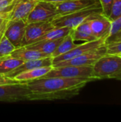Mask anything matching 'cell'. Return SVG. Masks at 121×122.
Here are the masks:
<instances>
[{"instance_id": "obj_1", "label": "cell", "mask_w": 121, "mask_h": 122, "mask_svg": "<svg viewBox=\"0 0 121 122\" xmlns=\"http://www.w3.org/2000/svg\"><path fill=\"white\" fill-rule=\"evenodd\" d=\"M94 78H39L26 81L31 91L30 101L68 99L78 95L80 91Z\"/></svg>"}, {"instance_id": "obj_2", "label": "cell", "mask_w": 121, "mask_h": 122, "mask_svg": "<svg viewBox=\"0 0 121 122\" xmlns=\"http://www.w3.org/2000/svg\"><path fill=\"white\" fill-rule=\"evenodd\" d=\"M103 13L101 6H94L80 11L64 14L56 16L51 21L54 27H68L75 29L90 16L97 13Z\"/></svg>"}, {"instance_id": "obj_3", "label": "cell", "mask_w": 121, "mask_h": 122, "mask_svg": "<svg viewBox=\"0 0 121 122\" xmlns=\"http://www.w3.org/2000/svg\"><path fill=\"white\" fill-rule=\"evenodd\" d=\"M121 70V56L117 54H106L93 65V76L96 79H110Z\"/></svg>"}, {"instance_id": "obj_4", "label": "cell", "mask_w": 121, "mask_h": 122, "mask_svg": "<svg viewBox=\"0 0 121 122\" xmlns=\"http://www.w3.org/2000/svg\"><path fill=\"white\" fill-rule=\"evenodd\" d=\"M31 91L26 81L0 86V102H16L29 100Z\"/></svg>"}, {"instance_id": "obj_5", "label": "cell", "mask_w": 121, "mask_h": 122, "mask_svg": "<svg viewBox=\"0 0 121 122\" xmlns=\"http://www.w3.org/2000/svg\"><path fill=\"white\" fill-rule=\"evenodd\" d=\"M48 77L94 78L93 76V66H63L53 67L51 70L45 74L42 78Z\"/></svg>"}, {"instance_id": "obj_6", "label": "cell", "mask_w": 121, "mask_h": 122, "mask_svg": "<svg viewBox=\"0 0 121 122\" xmlns=\"http://www.w3.org/2000/svg\"><path fill=\"white\" fill-rule=\"evenodd\" d=\"M59 16L55 4L51 2L39 0L33 10L26 19V24L52 21Z\"/></svg>"}, {"instance_id": "obj_7", "label": "cell", "mask_w": 121, "mask_h": 122, "mask_svg": "<svg viewBox=\"0 0 121 122\" xmlns=\"http://www.w3.org/2000/svg\"><path fill=\"white\" fill-rule=\"evenodd\" d=\"M106 54H107V48L106 44H103L96 49L86 52L70 60L55 64L53 65V67H59L63 66H93L101 57Z\"/></svg>"}, {"instance_id": "obj_8", "label": "cell", "mask_w": 121, "mask_h": 122, "mask_svg": "<svg viewBox=\"0 0 121 122\" xmlns=\"http://www.w3.org/2000/svg\"><path fill=\"white\" fill-rule=\"evenodd\" d=\"M54 28L51 21L33 22L26 24L22 46L36 42L41 36Z\"/></svg>"}, {"instance_id": "obj_9", "label": "cell", "mask_w": 121, "mask_h": 122, "mask_svg": "<svg viewBox=\"0 0 121 122\" xmlns=\"http://www.w3.org/2000/svg\"><path fill=\"white\" fill-rule=\"evenodd\" d=\"M87 19L96 39H103L106 40L111 26V21L109 18L101 12L92 14Z\"/></svg>"}, {"instance_id": "obj_10", "label": "cell", "mask_w": 121, "mask_h": 122, "mask_svg": "<svg viewBox=\"0 0 121 122\" xmlns=\"http://www.w3.org/2000/svg\"><path fill=\"white\" fill-rule=\"evenodd\" d=\"M106 40L103 39H96L94 41H87V42H83L82 44H78L77 46L71 49V51L61 54L58 56L53 58V65L61 61L70 60L73 58H75L78 56H80L86 52H88L91 50H93L94 49H96L105 44Z\"/></svg>"}, {"instance_id": "obj_11", "label": "cell", "mask_w": 121, "mask_h": 122, "mask_svg": "<svg viewBox=\"0 0 121 122\" xmlns=\"http://www.w3.org/2000/svg\"><path fill=\"white\" fill-rule=\"evenodd\" d=\"M26 24L25 20L8 21L4 35L16 48L22 46Z\"/></svg>"}, {"instance_id": "obj_12", "label": "cell", "mask_w": 121, "mask_h": 122, "mask_svg": "<svg viewBox=\"0 0 121 122\" xmlns=\"http://www.w3.org/2000/svg\"><path fill=\"white\" fill-rule=\"evenodd\" d=\"M59 15L80 11L84 9L101 6L99 0H66L56 4Z\"/></svg>"}, {"instance_id": "obj_13", "label": "cell", "mask_w": 121, "mask_h": 122, "mask_svg": "<svg viewBox=\"0 0 121 122\" xmlns=\"http://www.w3.org/2000/svg\"><path fill=\"white\" fill-rule=\"evenodd\" d=\"M39 0H16L12 7L9 20H25Z\"/></svg>"}, {"instance_id": "obj_14", "label": "cell", "mask_w": 121, "mask_h": 122, "mask_svg": "<svg viewBox=\"0 0 121 122\" xmlns=\"http://www.w3.org/2000/svg\"><path fill=\"white\" fill-rule=\"evenodd\" d=\"M53 66V58L51 56H48V57L39 59L26 61H24L21 65H19L16 69H14V70L6 74V76L14 79L16 75L22 72H24V71L35 69V68L43 67V66Z\"/></svg>"}, {"instance_id": "obj_15", "label": "cell", "mask_w": 121, "mask_h": 122, "mask_svg": "<svg viewBox=\"0 0 121 122\" xmlns=\"http://www.w3.org/2000/svg\"><path fill=\"white\" fill-rule=\"evenodd\" d=\"M71 35L74 41H81L83 42L96 40L92 34V31L88 19L85 20L77 27L72 29Z\"/></svg>"}, {"instance_id": "obj_16", "label": "cell", "mask_w": 121, "mask_h": 122, "mask_svg": "<svg viewBox=\"0 0 121 122\" xmlns=\"http://www.w3.org/2000/svg\"><path fill=\"white\" fill-rule=\"evenodd\" d=\"M10 55L15 57V58L21 59L24 61H29V60H34V59H42V58L51 56L48 54L40 52L39 51L26 48L24 46L16 48Z\"/></svg>"}, {"instance_id": "obj_17", "label": "cell", "mask_w": 121, "mask_h": 122, "mask_svg": "<svg viewBox=\"0 0 121 122\" xmlns=\"http://www.w3.org/2000/svg\"><path fill=\"white\" fill-rule=\"evenodd\" d=\"M63 38L61 39H53V40H43V41H39L26 46V48L34 49L39 51L40 52L48 54L51 56V54L53 52L56 50L57 48L58 45L60 44V42L62 41Z\"/></svg>"}, {"instance_id": "obj_18", "label": "cell", "mask_w": 121, "mask_h": 122, "mask_svg": "<svg viewBox=\"0 0 121 122\" xmlns=\"http://www.w3.org/2000/svg\"><path fill=\"white\" fill-rule=\"evenodd\" d=\"M52 68H53V66L35 68V69L22 72L16 75L14 79L21 81H29L31 80L42 78L45 74H46L48 71H50Z\"/></svg>"}, {"instance_id": "obj_19", "label": "cell", "mask_w": 121, "mask_h": 122, "mask_svg": "<svg viewBox=\"0 0 121 122\" xmlns=\"http://www.w3.org/2000/svg\"><path fill=\"white\" fill-rule=\"evenodd\" d=\"M23 62L24 61L11 55L0 57V74L6 75L21 65Z\"/></svg>"}, {"instance_id": "obj_20", "label": "cell", "mask_w": 121, "mask_h": 122, "mask_svg": "<svg viewBox=\"0 0 121 122\" xmlns=\"http://www.w3.org/2000/svg\"><path fill=\"white\" fill-rule=\"evenodd\" d=\"M74 42L75 41L72 39L71 33L69 34L66 35V36L63 37L62 41L58 45L56 50L53 52V54H51V57L54 58V57L58 56L61 54H63L71 51V49H73V48H75L76 46H77L78 45V44H75Z\"/></svg>"}, {"instance_id": "obj_21", "label": "cell", "mask_w": 121, "mask_h": 122, "mask_svg": "<svg viewBox=\"0 0 121 122\" xmlns=\"http://www.w3.org/2000/svg\"><path fill=\"white\" fill-rule=\"evenodd\" d=\"M71 30L72 29L68 27H54L44 35L41 36L36 42L43 40H53L63 38L66 35L69 34Z\"/></svg>"}, {"instance_id": "obj_22", "label": "cell", "mask_w": 121, "mask_h": 122, "mask_svg": "<svg viewBox=\"0 0 121 122\" xmlns=\"http://www.w3.org/2000/svg\"><path fill=\"white\" fill-rule=\"evenodd\" d=\"M16 47L4 34L0 40V57L10 55Z\"/></svg>"}, {"instance_id": "obj_23", "label": "cell", "mask_w": 121, "mask_h": 122, "mask_svg": "<svg viewBox=\"0 0 121 122\" xmlns=\"http://www.w3.org/2000/svg\"><path fill=\"white\" fill-rule=\"evenodd\" d=\"M121 16V0H113L111 6V14L108 16L112 21Z\"/></svg>"}, {"instance_id": "obj_24", "label": "cell", "mask_w": 121, "mask_h": 122, "mask_svg": "<svg viewBox=\"0 0 121 122\" xmlns=\"http://www.w3.org/2000/svg\"><path fill=\"white\" fill-rule=\"evenodd\" d=\"M120 32H121V16H120L116 19H115L114 21H111L110 32H109L108 36L107 37L106 40L110 39L111 38H112L113 36H114L115 35L118 34Z\"/></svg>"}, {"instance_id": "obj_25", "label": "cell", "mask_w": 121, "mask_h": 122, "mask_svg": "<svg viewBox=\"0 0 121 122\" xmlns=\"http://www.w3.org/2000/svg\"><path fill=\"white\" fill-rule=\"evenodd\" d=\"M107 48V54H121V41H113L106 44Z\"/></svg>"}, {"instance_id": "obj_26", "label": "cell", "mask_w": 121, "mask_h": 122, "mask_svg": "<svg viewBox=\"0 0 121 122\" xmlns=\"http://www.w3.org/2000/svg\"><path fill=\"white\" fill-rule=\"evenodd\" d=\"M99 1L101 3L103 14L105 16L108 17L111 14V6H112L113 0H99Z\"/></svg>"}, {"instance_id": "obj_27", "label": "cell", "mask_w": 121, "mask_h": 122, "mask_svg": "<svg viewBox=\"0 0 121 122\" xmlns=\"http://www.w3.org/2000/svg\"><path fill=\"white\" fill-rule=\"evenodd\" d=\"M16 0H0V11L11 10Z\"/></svg>"}, {"instance_id": "obj_28", "label": "cell", "mask_w": 121, "mask_h": 122, "mask_svg": "<svg viewBox=\"0 0 121 122\" xmlns=\"http://www.w3.org/2000/svg\"><path fill=\"white\" fill-rule=\"evenodd\" d=\"M24 81H21L12 78H10L6 75L4 74H0V86L1 85H4V84H19Z\"/></svg>"}, {"instance_id": "obj_29", "label": "cell", "mask_w": 121, "mask_h": 122, "mask_svg": "<svg viewBox=\"0 0 121 122\" xmlns=\"http://www.w3.org/2000/svg\"><path fill=\"white\" fill-rule=\"evenodd\" d=\"M11 10L0 11V26L6 20H9Z\"/></svg>"}, {"instance_id": "obj_30", "label": "cell", "mask_w": 121, "mask_h": 122, "mask_svg": "<svg viewBox=\"0 0 121 122\" xmlns=\"http://www.w3.org/2000/svg\"><path fill=\"white\" fill-rule=\"evenodd\" d=\"M121 41V32L118 33L116 35H115L114 36H113L110 39L106 40L105 44H109V43H111V42H113V41Z\"/></svg>"}, {"instance_id": "obj_31", "label": "cell", "mask_w": 121, "mask_h": 122, "mask_svg": "<svg viewBox=\"0 0 121 122\" xmlns=\"http://www.w3.org/2000/svg\"><path fill=\"white\" fill-rule=\"evenodd\" d=\"M8 21H9V20L5 21L0 26V40H1V37L3 36V35L4 34V31H5L6 28V25H7Z\"/></svg>"}, {"instance_id": "obj_32", "label": "cell", "mask_w": 121, "mask_h": 122, "mask_svg": "<svg viewBox=\"0 0 121 122\" xmlns=\"http://www.w3.org/2000/svg\"><path fill=\"white\" fill-rule=\"evenodd\" d=\"M110 79H116V80L121 81V70L120 71L114 74L113 75H112Z\"/></svg>"}, {"instance_id": "obj_33", "label": "cell", "mask_w": 121, "mask_h": 122, "mask_svg": "<svg viewBox=\"0 0 121 122\" xmlns=\"http://www.w3.org/2000/svg\"><path fill=\"white\" fill-rule=\"evenodd\" d=\"M43 1H48V2H51L53 4H58V3H61V2H63V1H65L66 0H43Z\"/></svg>"}, {"instance_id": "obj_34", "label": "cell", "mask_w": 121, "mask_h": 122, "mask_svg": "<svg viewBox=\"0 0 121 122\" xmlns=\"http://www.w3.org/2000/svg\"><path fill=\"white\" fill-rule=\"evenodd\" d=\"M117 55H118V56H121V54H117Z\"/></svg>"}, {"instance_id": "obj_35", "label": "cell", "mask_w": 121, "mask_h": 122, "mask_svg": "<svg viewBox=\"0 0 121 122\" xmlns=\"http://www.w3.org/2000/svg\"></svg>"}]
</instances>
